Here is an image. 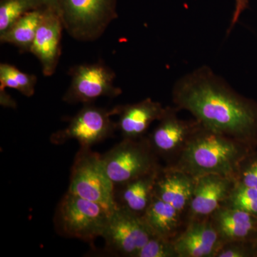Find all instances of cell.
Instances as JSON below:
<instances>
[{
  "label": "cell",
  "mask_w": 257,
  "mask_h": 257,
  "mask_svg": "<svg viewBox=\"0 0 257 257\" xmlns=\"http://www.w3.org/2000/svg\"><path fill=\"white\" fill-rule=\"evenodd\" d=\"M172 102L204 127L257 149V101L231 87L211 67L202 65L176 81Z\"/></svg>",
  "instance_id": "cell-1"
},
{
  "label": "cell",
  "mask_w": 257,
  "mask_h": 257,
  "mask_svg": "<svg viewBox=\"0 0 257 257\" xmlns=\"http://www.w3.org/2000/svg\"><path fill=\"white\" fill-rule=\"evenodd\" d=\"M251 150L201 125L178 160L171 167L195 177L213 174L235 179L240 162Z\"/></svg>",
  "instance_id": "cell-2"
},
{
  "label": "cell",
  "mask_w": 257,
  "mask_h": 257,
  "mask_svg": "<svg viewBox=\"0 0 257 257\" xmlns=\"http://www.w3.org/2000/svg\"><path fill=\"white\" fill-rule=\"evenodd\" d=\"M112 212L67 190L56 208L54 226L60 236L92 243L102 236Z\"/></svg>",
  "instance_id": "cell-3"
},
{
  "label": "cell",
  "mask_w": 257,
  "mask_h": 257,
  "mask_svg": "<svg viewBox=\"0 0 257 257\" xmlns=\"http://www.w3.org/2000/svg\"><path fill=\"white\" fill-rule=\"evenodd\" d=\"M117 0H57L64 29L74 40L93 42L118 18Z\"/></svg>",
  "instance_id": "cell-4"
},
{
  "label": "cell",
  "mask_w": 257,
  "mask_h": 257,
  "mask_svg": "<svg viewBox=\"0 0 257 257\" xmlns=\"http://www.w3.org/2000/svg\"><path fill=\"white\" fill-rule=\"evenodd\" d=\"M101 158L114 185L153 173L162 166L147 135L139 139H122L101 155Z\"/></svg>",
  "instance_id": "cell-5"
},
{
  "label": "cell",
  "mask_w": 257,
  "mask_h": 257,
  "mask_svg": "<svg viewBox=\"0 0 257 257\" xmlns=\"http://www.w3.org/2000/svg\"><path fill=\"white\" fill-rule=\"evenodd\" d=\"M114 189L101 155L93 152L92 147H80L71 170L68 191L114 211L116 209Z\"/></svg>",
  "instance_id": "cell-6"
},
{
  "label": "cell",
  "mask_w": 257,
  "mask_h": 257,
  "mask_svg": "<svg viewBox=\"0 0 257 257\" xmlns=\"http://www.w3.org/2000/svg\"><path fill=\"white\" fill-rule=\"evenodd\" d=\"M114 108L111 109L86 104L71 119L65 128L58 130L50 136L51 143L62 145L70 140L78 142L80 147H92L110 138L116 130Z\"/></svg>",
  "instance_id": "cell-7"
},
{
  "label": "cell",
  "mask_w": 257,
  "mask_h": 257,
  "mask_svg": "<svg viewBox=\"0 0 257 257\" xmlns=\"http://www.w3.org/2000/svg\"><path fill=\"white\" fill-rule=\"evenodd\" d=\"M180 111L174 106H166L158 124L147 135L154 151L166 166H173L178 160L193 135L200 127L197 120L179 117Z\"/></svg>",
  "instance_id": "cell-8"
},
{
  "label": "cell",
  "mask_w": 257,
  "mask_h": 257,
  "mask_svg": "<svg viewBox=\"0 0 257 257\" xmlns=\"http://www.w3.org/2000/svg\"><path fill=\"white\" fill-rule=\"evenodd\" d=\"M152 236L143 217L116 209L111 213L101 238L106 254L137 257Z\"/></svg>",
  "instance_id": "cell-9"
},
{
  "label": "cell",
  "mask_w": 257,
  "mask_h": 257,
  "mask_svg": "<svg viewBox=\"0 0 257 257\" xmlns=\"http://www.w3.org/2000/svg\"><path fill=\"white\" fill-rule=\"evenodd\" d=\"M69 75L70 85L62 98L68 104H91L98 98H115L122 93L114 84V71L100 62L75 66Z\"/></svg>",
  "instance_id": "cell-10"
},
{
  "label": "cell",
  "mask_w": 257,
  "mask_h": 257,
  "mask_svg": "<svg viewBox=\"0 0 257 257\" xmlns=\"http://www.w3.org/2000/svg\"><path fill=\"white\" fill-rule=\"evenodd\" d=\"M236 183L233 177L206 175L196 177L192 200L187 213V221L209 219L221 207Z\"/></svg>",
  "instance_id": "cell-11"
},
{
  "label": "cell",
  "mask_w": 257,
  "mask_h": 257,
  "mask_svg": "<svg viewBox=\"0 0 257 257\" xmlns=\"http://www.w3.org/2000/svg\"><path fill=\"white\" fill-rule=\"evenodd\" d=\"M63 30L58 13L52 8H45L30 51L40 60L45 77L53 75L58 65Z\"/></svg>",
  "instance_id": "cell-12"
},
{
  "label": "cell",
  "mask_w": 257,
  "mask_h": 257,
  "mask_svg": "<svg viewBox=\"0 0 257 257\" xmlns=\"http://www.w3.org/2000/svg\"><path fill=\"white\" fill-rule=\"evenodd\" d=\"M115 116H118L116 130L122 139H139L147 136L154 121H158L165 113L166 106L151 98L134 104L114 106Z\"/></svg>",
  "instance_id": "cell-13"
},
{
  "label": "cell",
  "mask_w": 257,
  "mask_h": 257,
  "mask_svg": "<svg viewBox=\"0 0 257 257\" xmlns=\"http://www.w3.org/2000/svg\"><path fill=\"white\" fill-rule=\"evenodd\" d=\"M173 242L178 257H215L221 244L209 218L188 221Z\"/></svg>",
  "instance_id": "cell-14"
},
{
  "label": "cell",
  "mask_w": 257,
  "mask_h": 257,
  "mask_svg": "<svg viewBox=\"0 0 257 257\" xmlns=\"http://www.w3.org/2000/svg\"><path fill=\"white\" fill-rule=\"evenodd\" d=\"M195 182V177L174 167L162 165L157 172L155 195L187 217Z\"/></svg>",
  "instance_id": "cell-15"
},
{
  "label": "cell",
  "mask_w": 257,
  "mask_h": 257,
  "mask_svg": "<svg viewBox=\"0 0 257 257\" xmlns=\"http://www.w3.org/2000/svg\"><path fill=\"white\" fill-rule=\"evenodd\" d=\"M209 219L221 243L236 240L256 241V216L238 209L221 207Z\"/></svg>",
  "instance_id": "cell-16"
},
{
  "label": "cell",
  "mask_w": 257,
  "mask_h": 257,
  "mask_svg": "<svg viewBox=\"0 0 257 257\" xmlns=\"http://www.w3.org/2000/svg\"><path fill=\"white\" fill-rule=\"evenodd\" d=\"M158 171L115 185L116 209L143 217L155 196V182Z\"/></svg>",
  "instance_id": "cell-17"
},
{
  "label": "cell",
  "mask_w": 257,
  "mask_h": 257,
  "mask_svg": "<svg viewBox=\"0 0 257 257\" xmlns=\"http://www.w3.org/2000/svg\"><path fill=\"white\" fill-rule=\"evenodd\" d=\"M143 219L152 235L172 241L187 224L185 214L155 195Z\"/></svg>",
  "instance_id": "cell-18"
},
{
  "label": "cell",
  "mask_w": 257,
  "mask_h": 257,
  "mask_svg": "<svg viewBox=\"0 0 257 257\" xmlns=\"http://www.w3.org/2000/svg\"><path fill=\"white\" fill-rule=\"evenodd\" d=\"M45 8L32 10L19 19L6 32L0 35L1 43L10 44L21 52H30Z\"/></svg>",
  "instance_id": "cell-19"
},
{
  "label": "cell",
  "mask_w": 257,
  "mask_h": 257,
  "mask_svg": "<svg viewBox=\"0 0 257 257\" xmlns=\"http://www.w3.org/2000/svg\"><path fill=\"white\" fill-rule=\"evenodd\" d=\"M37 82L35 74L25 73L10 64H0V90L10 88L30 97L35 94Z\"/></svg>",
  "instance_id": "cell-20"
},
{
  "label": "cell",
  "mask_w": 257,
  "mask_h": 257,
  "mask_svg": "<svg viewBox=\"0 0 257 257\" xmlns=\"http://www.w3.org/2000/svg\"><path fill=\"white\" fill-rule=\"evenodd\" d=\"M45 8L39 0H1L0 35L29 12Z\"/></svg>",
  "instance_id": "cell-21"
},
{
  "label": "cell",
  "mask_w": 257,
  "mask_h": 257,
  "mask_svg": "<svg viewBox=\"0 0 257 257\" xmlns=\"http://www.w3.org/2000/svg\"><path fill=\"white\" fill-rule=\"evenodd\" d=\"M221 207L238 209L257 217V190L236 181Z\"/></svg>",
  "instance_id": "cell-22"
},
{
  "label": "cell",
  "mask_w": 257,
  "mask_h": 257,
  "mask_svg": "<svg viewBox=\"0 0 257 257\" xmlns=\"http://www.w3.org/2000/svg\"><path fill=\"white\" fill-rule=\"evenodd\" d=\"M137 257H178L174 242L152 235Z\"/></svg>",
  "instance_id": "cell-23"
},
{
  "label": "cell",
  "mask_w": 257,
  "mask_h": 257,
  "mask_svg": "<svg viewBox=\"0 0 257 257\" xmlns=\"http://www.w3.org/2000/svg\"><path fill=\"white\" fill-rule=\"evenodd\" d=\"M235 179L257 190V149L251 150L240 162Z\"/></svg>",
  "instance_id": "cell-24"
},
{
  "label": "cell",
  "mask_w": 257,
  "mask_h": 257,
  "mask_svg": "<svg viewBox=\"0 0 257 257\" xmlns=\"http://www.w3.org/2000/svg\"><path fill=\"white\" fill-rule=\"evenodd\" d=\"M215 257H256L255 241L236 240L221 243Z\"/></svg>",
  "instance_id": "cell-25"
},
{
  "label": "cell",
  "mask_w": 257,
  "mask_h": 257,
  "mask_svg": "<svg viewBox=\"0 0 257 257\" xmlns=\"http://www.w3.org/2000/svg\"><path fill=\"white\" fill-rule=\"evenodd\" d=\"M250 0H234V10L231 17V23L229 24L227 32L230 33L232 31L236 23L239 21L240 17L242 15L243 12L248 9L249 5Z\"/></svg>",
  "instance_id": "cell-26"
},
{
  "label": "cell",
  "mask_w": 257,
  "mask_h": 257,
  "mask_svg": "<svg viewBox=\"0 0 257 257\" xmlns=\"http://www.w3.org/2000/svg\"><path fill=\"white\" fill-rule=\"evenodd\" d=\"M1 92V104L4 106H8V107L15 108L16 106V103L13 100V98L10 97V95L7 94L5 90H0Z\"/></svg>",
  "instance_id": "cell-27"
},
{
  "label": "cell",
  "mask_w": 257,
  "mask_h": 257,
  "mask_svg": "<svg viewBox=\"0 0 257 257\" xmlns=\"http://www.w3.org/2000/svg\"><path fill=\"white\" fill-rule=\"evenodd\" d=\"M45 8H50L57 12V0H39Z\"/></svg>",
  "instance_id": "cell-28"
},
{
  "label": "cell",
  "mask_w": 257,
  "mask_h": 257,
  "mask_svg": "<svg viewBox=\"0 0 257 257\" xmlns=\"http://www.w3.org/2000/svg\"><path fill=\"white\" fill-rule=\"evenodd\" d=\"M255 244H256V257H257V238L256 241H255Z\"/></svg>",
  "instance_id": "cell-29"
}]
</instances>
